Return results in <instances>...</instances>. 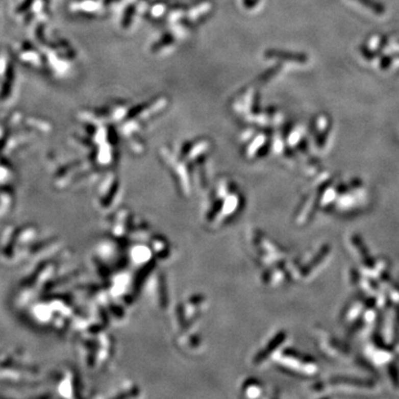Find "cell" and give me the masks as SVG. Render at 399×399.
<instances>
[{
    "label": "cell",
    "instance_id": "obj_2",
    "mask_svg": "<svg viewBox=\"0 0 399 399\" xmlns=\"http://www.w3.org/2000/svg\"><path fill=\"white\" fill-rule=\"evenodd\" d=\"M243 394L246 397H260L262 394L261 385L256 381H247L243 385Z\"/></svg>",
    "mask_w": 399,
    "mask_h": 399
},
{
    "label": "cell",
    "instance_id": "obj_1",
    "mask_svg": "<svg viewBox=\"0 0 399 399\" xmlns=\"http://www.w3.org/2000/svg\"><path fill=\"white\" fill-rule=\"evenodd\" d=\"M250 250L255 256L256 261L262 264H271L274 261L278 262L285 256V252L271 239L257 231L254 236L250 237Z\"/></svg>",
    "mask_w": 399,
    "mask_h": 399
}]
</instances>
